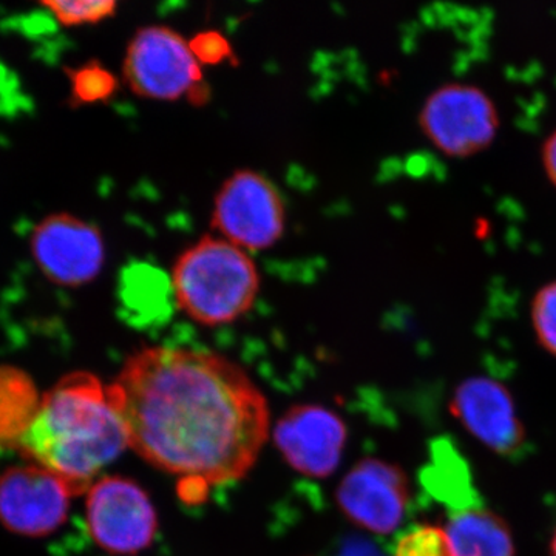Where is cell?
<instances>
[{
    "mask_svg": "<svg viewBox=\"0 0 556 556\" xmlns=\"http://www.w3.org/2000/svg\"><path fill=\"white\" fill-rule=\"evenodd\" d=\"M211 226L243 251H266L283 237L287 207L276 185L260 172H233L215 195Z\"/></svg>",
    "mask_w": 556,
    "mask_h": 556,
    "instance_id": "cell-6",
    "label": "cell"
},
{
    "mask_svg": "<svg viewBox=\"0 0 556 556\" xmlns=\"http://www.w3.org/2000/svg\"><path fill=\"white\" fill-rule=\"evenodd\" d=\"M30 247L40 273L58 287L90 283L105 262L101 230L65 212L43 218L33 230Z\"/></svg>",
    "mask_w": 556,
    "mask_h": 556,
    "instance_id": "cell-8",
    "label": "cell"
},
{
    "mask_svg": "<svg viewBox=\"0 0 556 556\" xmlns=\"http://www.w3.org/2000/svg\"><path fill=\"white\" fill-rule=\"evenodd\" d=\"M274 444L289 467L309 478L338 470L348 430L342 417L320 405H298L277 420Z\"/></svg>",
    "mask_w": 556,
    "mask_h": 556,
    "instance_id": "cell-11",
    "label": "cell"
},
{
    "mask_svg": "<svg viewBox=\"0 0 556 556\" xmlns=\"http://www.w3.org/2000/svg\"><path fill=\"white\" fill-rule=\"evenodd\" d=\"M68 482L39 464L11 467L0 477V522L10 532L46 536L67 519Z\"/></svg>",
    "mask_w": 556,
    "mask_h": 556,
    "instance_id": "cell-9",
    "label": "cell"
},
{
    "mask_svg": "<svg viewBox=\"0 0 556 556\" xmlns=\"http://www.w3.org/2000/svg\"><path fill=\"white\" fill-rule=\"evenodd\" d=\"M338 556H386L365 540H353L343 546Z\"/></svg>",
    "mask_w": 556,
    "mask_h": 556,
    "instance_id": "cell-22",
    "label": "cell"
},
{
    "mask_svg": "<svg viewBox=\"0 0 556 556\" xmlns=\"http://www.w3.org/2000/svg\"><path fill=\"white\" fill-rule=\"evenodd\" d=\"M452 413L464 427L497 455L517 456L526 445V430L515 402L503 383L470 378L456 388Z\"/></svg>",
    "mask_w": 556,
    "mask_h": 556,
    "instance_id": "cell-12",
    "label": "cell"
},
{
    "mask_svg": "<svg viewBox=\"0 0 556 556\" xmlns=\"http://www.w3.org/2000/svg\"><path fill=\"white\" fill-rule=\"evenodd\" d=\"M394 556H455L447 532L434 526H417L399 538Z\"/></svg>",
    "mask_w": 556,
    "mask_h": 556,
    "instance_id": "cell-19",
    "label": "cell"
},
{
    "mask_svg": "<svg viewBox=\"0 0 556 556\" xmlns=\"http://www.w3.org/2000/svg\"><path fill=\"white\" fill-rule=\"evenodd\" d=\"M500 126L495 101L477 84L439 86L419 110L424 137L450 159H470L489 149Z\"/></svg>",
    "mask_w": 556,
    "mask_h": 556,
    "instance_id": "cell-5",
    "label": "cell"
},
{
    "mask_svg": "<svg viewBox=\"0 0 556 556\" xmlns=\"http://www.w3.org/2000/svg\"><path fill=\"white\" fill-rule=\"evenodd\" d=\"M336 501L351 522L367 532L388 535L407 514V475L394 464L368 457L348 471L338 486Z\"/></svg>",
    "mask_w": 556,
    "mask_h": 556,
    "instance_id": "cell-10",
    "label": "cell"
},
{
    "mask_svg": "<svg viewBox=\"0 0 556 556\" xmlns=\"http://www.w3.org/2000/svg\"><path fill=\"white\" fill-rule=\"evenodd\" d=\"M445 532L455 556H515L510 529L486 508L455 511Z\"/></svg>",
    "mask_w": 556,
    "mask_h": 556,
    "instance_id": "cell-13",
    "label": "cell"
},
{
    "mask_svg": "<svg viewBox=\"0 0 556 556\" xmlns=\"http://www.w3.org/2000/svg\"><path fill=\"white\" fill-rule=\"evenodd\" d=\"M70 93L76 105L100 104L112 100L119 80L101 62L90 61L68 70Z\"/></svg>",
    "mask_w": 556,
    "mask_h": 556,
    "instance_id": "cell-16",
    "label": "cell"
},
{
    "mask_svg": "<svg viewBox=\"0 0 556 556\" xmlns=\"http://www.w3.org/2000/svg\"><path fill=\"white\" fill-rule=\"evenodd\" d=\"M20 447L80 495L129 447V439L109 386L91 372L78 371L64 376L42 397Z\"/></svg>",
    "mask_w": 556,
    "mask_h": 556,
    "instance_id": "cell-2",
    "label": "cell"
},
{
    "mask_svg": "<svg viewBox=\"0 0 556 556\" xmlns=\"http://www.w3.org/2000/svg\"><path fill=\"white\" fill-rule=\"evenodd\" d=\"M552 555L556 556V532L554 535V540H552Z\"/></svg>",
    "mask_w": 556,
    "mask_h": 556,
    "instance_id": "cell-23",
    "label": "cell"
},
{
    "mask_svg": "<svg viewBox=\"0 0 556 556\" xmlns=\"http://www.w3.org/2000/svg\"><path fill=\"white\" fill-rule=\"evenodd\" d=\"M42 5L64 27L100 24L102 21L110 20L118 10V3L115 0H75V2L51 0Z\"/></svg>",
    "mask_w": 556,
    "mask_h": 556,
    "instance_id": "cell-17",
    "label": "cell"
},
{
    "mask_svg": "<svg viewBox=\"0 0 556 556\" xmlns=\"http://www.w3.org/2000/svg\"><path fill=\"white\" fill-rule=\"evenodd\" d=\"M172 292L178 308L195 324L222 327L251 311L260 276L249 252L222 237H203L175 262Z\"/></svg>",
    "mask_w": 556,
    "mask_h": 556,
    "instance_id": "cell-3",
    "label": "cell"
},
{
    "mask_svg": "<svg viewBox=\"0 0 556 556\" xmlns=\"http://www.w3.org/2000/svg\"><path fill=\"white\" fill-rule=\"evenodd\" d=\"M123 76L131 93L144 100L178 101L200 105L207 100L203 67L190 42L167 25L139 28L127 46Z\"/></svg>",
    "mask_w": 556,
    "mask_h": 556,
    "instance_id": "cell-4",
    "label": "cell"
},
{
    "mask_svg": "<svg viewBox=\"0 0 556 556\" xmlns=\"http://www.w3.org/2000/svg\"><path fill=\"white\" fill-rule=\"evenodd\" d=\"M109 390L129 447L186 492L243 478L268 441L266 397L240 365L208 351L142 348Z\"/></svg>",
    "mask_w": 556,
    "mask_h": 556,
    "instance_id": "cell-1",
    "label": "cell"
},
{
    "mask_svg": "<svg viewBox=\"0 0 556 556\" xmlns=\"http://www.w3.org/2000/svg\"><path fill=\"white\" fill-rule=\"evenodd\" d=\"M35 380L24 369L0 365V444L20 445L40 408Z\"/></svg>",
    "mask_w": 556,
    "mask_h": 556,
    "instance_id": "cell-14",
    "label": "cell"
},
{
    "mask_svg": "<svg viewBox=\"0 0 556 556\" xmlns=\"http://www.w3.org/2000/svg\"><path fill=\"white\" fill-rule=\"evenodd\" d=\"M193 56L203 65H218L233 56L232 46L222 33L201 31L189 40Z\"/></svg>",
    "mask_w": 556,
    "mask_h": 556,
    "instance_id": "cell-20",
    "label": "cell"
},
{
    "mask_svg": "<svg viewBox=\"0 0 556 556\" xmlns=\"http://www.w3.org/2000/svg\"><path fill=\"white\" fill-rule=\"evenodd\" d=\"M424 484L431 496L455 511L478 507L479 497L471 484L470 471L447 441L438 442L431 448V463L424 471Z\"/></svg>",
    "mask_w": 556,
    "mask_h": 556,
    "instance_id": "cell-15",
    "label": "cell"
},
{
    "mask_svg": "<svg viewBox=\"0 0 556 556\" xmlns=\"http://www.w3.org/2000/svg\"><path fill=\"white\" fill-rule=\"evenodd\" d=\"M541 161H543L544 174L552 186L556 188V129L544 141L541 149Z\"/></svg>",
    "mask_w": 556,
    "mask_h": 556,
    "instance_id": "cell-21",
    "label": "cell"
},
{
    "mask_svg": "<svg viewBox=\"0 0 556 556\" xmlns=\"http://www.w3.org/2000/svg\"><path fill=\"white\" fill-rule=\"evenodd\" d=\"M530 314L538 342L548 354L556 357V280L538 289Z\"/></svg>",
    "mask_w": 556,
    "mask_h": 556,
    "instance_id": "cell-18",
    "label": "cell"
},
{
    "mask_svg": "<svg viewBox=\"0 0 556 556\" xmlns=\"http://www.w3.org/2000/svg\"><path fill=\"white\" fill-rule=\"evenodd\" d=\"M87 495V527L98 546L112 555L135 556L153 543L159 515L137 482L105 477L93 482Z\"/></svg>",
    "mask_w": 556,
    "mask_h": 556,
    "instance_id": "cell-7",
    "label": "cell"
}]
</instances>
